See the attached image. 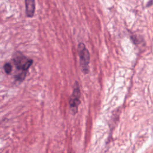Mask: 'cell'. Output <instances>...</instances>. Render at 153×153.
I'll list each match as a JSON object with an SVG mask.
<instances>
[{
	"mask_svg": "<svg viewBox=\"0 0 153 153\" xmlns=\"http://www.w3.org/2000/svg\"><path fill=\"white\" fill-rule=\"evenodd\" d=\"M26 5V14L28 17H33L35 12V0H25Z\"/></svg>",
	"mask_w": 153,
	"mask_h": 153,
	"instance_id": "obj_4",
	"label": "cell"
},
{
	"mask_svg": "<svg viewBox=\"0 0 153 153\" xmlns=\"http://www.w3.org/2000/svg\"><path fill=\"white\" fill-rule=\"evenodd\" d=\"M78 52L79 57V66L82 72L87 74L89 72L90 53L85 44L79 42L78 45Z\"/></svg>",
	"mask_w": 153,
	"mask_h": 153,
	"instance_id": "obj_2",
	"label": "cell"
},
{
	"mask_svg": "<svg viewBox=\"0 0 153 153\" xmlns=\"http://www.w3.org/2000/svg\"><path fill=\"white\" fill-rule=\"evenodd\" d=\"M80 97L81 91L79 88V85L78 82L76 81L74 84L72 93L69 99L70 109L74 114H75L78 112V106L81 103Z\"/></svg>",
	"mask_w": 153,
	"mask_h": 153,
	"instance_id": "obj_3",
	"label": "cell"
},
{
	"mask_svg": "<svg viewBox=\"0 0 153 153\" xmlns=\"http://www.w3.org/2000/svg\"><path fill=\"white\" fill-rule=\"evenodd\" d=\"M27 72H18L15 75L14 78L17 81H23L26 76Z\"/></svg>",
	"mask_w": 153,
	"mask_h": 153,
	"instance_id": "obj_5",
	"label": "cell"
},
{
	"mask_svg": "<svg viewBox=\"0 0 153 153\" xmlns=\"http://www.w3.org/2000/svg\"><path fill=\"white\" fill-rule=\"evenodd\" d=\"M13 62L18 72H27L33 63V60L17 51L13 55Z\"/></svg>",
	"mask_w": 153,
	"mask_h": 153,
	"instance_id": "obj_1",
	"label": "cell"
},
{
	"mask_svg": "<svg viewBox=\"0 0 153 153\" xmlns=\"http://www.w3.org/2000/svg\"><path fill=\"white\" fill-rule=\"evenodd\" d=\"M4 69L7 74H10L12 71V66L10 63H6L4 65Z\"/></svg>",
	"mask_w": 153,
	"mask_h": 153,
	"instance_id": "obj_6",
	"label": "cell"
}]
</instances>
